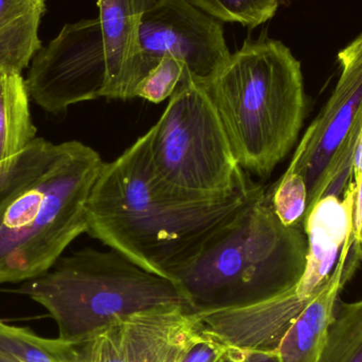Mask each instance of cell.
Wrapping results in <instances>:
<instances>
[{
  "label": "cell",
  "instance_id": "cell-1",
  "mask_svg": "<svg viewBox=\"0 0 362 362\" xmlns=\"http://www.w3.org/2000/svg\"><path fill=\"white\" fill-rule=\"evenodd\" d=\"M264 189L249 180L226 199L178 195L155 173L148 132L104 165L87 202V233L144 269L170 279Z\"/></svg>",
  "mask_w": 362,
  "mask_h": 362
},
{
  "label": "cell",
  "instance_id": "cell-3",
  "mask_svg": "<svg viewBox=\"0 0 362 362\" xmlns=\"http://www.w3.org/2000/svg\"><path fill=\"white\" fill-rule=\"evenodd\" d=\"M245 172L267 178L295 146L306 114L301 63L280 40H245L204 86Z\"/></svg>",
  "mask_w": 362,
  "mask_h": 362
},
{
  "label": "cell",
  "instance_id": "cell-4",
  "mask_svg": "<svg viewBox=\"0 0 362 362\" xmlns=\"http://www.w3.org/2000/svg\"><path fill=\"white\" fill-rule=\"evenodd\" d=\"M16 293L46 308L59 339L82 344L112 323L151 310L181 308L192 314L174 281L152 274L112 249L87 248L59 257Z\"/></svg>",
  "mask_w": 362,
  "mask_h": 362
},
{
  "label": "cell",
  "instance_id": "cell-5",
  "mask_svg": "<svg viewBox=\"0 0 362 362\" xmlns=\"http://www.w3.org/2000/svg\"><path fill=\"white\" fill-rule=\"evenodd\" d=\"M104 163L80 141L64 142L59 158L0 213V284L42 276L87 233V202Z\"/></svg>",
  "mask_w": 362,
  "mask_h": 362
},
{
  "label": "cell",
  "instance_id": "cell-19",
  "mask_svg": "<svg viewBox=\"0 0 362 362\" xmlns=\"http://www.w3.org/2000/svg\"><path fill=\"white\" fill-rule=\"evenodd\" d=\"M317 362H362V300H338L325 348Z\"/></svg>",
  "mask_w": 362,
  "mask_h": 362
},
{
  "label": "cell",
  "instance_id": "cell-18",
  "mask_svg": "<svg viewBox=\"0 0 362 362\" xmlns=\"http://www.w3.org/2000/svg\"><path fill=\"white\" fill-rule=\"evenodd\" d=\"M0 350L21 362H85L82 344L40 337L0 320Z\"/></svg>",
  "mask_w": 362,
  "mask_h": 362
},
{
  "label": "cell",
  "instance_id": "cell-27",
  "mask_svg": "<svg viewBox=\"0 0 362 362\" xmlns=\"http://www.w3.org/2000/svg\"><path fill=\"white\" fill-rule=\"evenodd\" d=\"M0 362H21L19 361L18 359L13 357L12 355L8 354V353L4 352V351L0 350Z\"/></svg>",
  "mask_w": 362,
  "mask_h": 362
},
{
  "label": "cell",
  "instance_id": "cell-13",
  "mask_svg": "<svg viewBox=\"0 0 362 362\" xmlns=\"http://www.w3.org/2000/svg\"><path fill=\"white\" fill-rule=\"evenodd\" d=\"M361 257L351 236L327 284L298 315L279 346L281 362H317L335 316L339 293L356 272Z\"/></svg>",
  "mask_w": 362,
  "mask_h": 362
},
{
  "label": "cell",
  "instance_id": "cell-11",
  "mask_svg": "<svg viewBox=\"0 0 362 362\" xmlns=\"http://www.w3.org/2000/svg\"><path fill=\"white\" fill-rule=\"evenodd\" d=\"M312 298L295 291L246 308L195 314L202 331L227 346L276 352L285 334Z\"/></svg>",
  "mask_w": 362,
  "mask_h": 362
},
{
  "label": "cell",
  "instance_id": "cell-10",
  "mask_svg": "<svg viewBox=\"0 0 362 362\" xmlns=\"http://www.w3.org/2000/svg\"><path fill=\"white\" fill-rule=\"evenodd\" d=\"M338 62L341 72L337 85L306 129L286 170L304 178L308 198L332 157L362 118V33L338 53Z\"/></svg>",
  "mask_w": 362,
  "mask_h": 362
},
{
  "label": "cell",
  "instance_id": "cell-2",
  "mask_svg": "<svg viewBox=\"0 0 362 362\" xmlns=\"http://www.w3.org/2000/svg\"><path fill=\"white\" fill-rule=\"evenodd\" d=\"M306 255L303 226H285L264 189L170 279L187 298L192 314L246 308L295 291Z\"/></svg>",
  "mask_w": 362,
  "mask_h": 362
},
{
  "label": "cell",
  "instance_id": "cell-26",
  "mask_svg": "<svg viewBox=\"0 0 362 362\" xmlns=\"http://www.w3.org/2000/svg\"><path fill=\"white\" fill-rule=\"evenodd\" d=\"M353 178L354 182L358 185L362 180V129L357 144L356 153H355L354 167H353Z\"/></svg>",
  "mask_w": 362,
  "mask_h": 362
},
{
  "label": "cell",
  "instance_id": "cell-20",
  "mask_svg": "<svg viewBox=\"0 0 362 362\" xmlns=\"http://www.w3.org/2000/svg\"><path fill=\"white\" fill-rule=\"evenodd\" d=\"M192 4L223 23H238L255 29L276 15L281 0H189Z\"/></svg>",
  "mask_w": 362,
  "mask_h": 362
},
{
  "label": "cell",
  "instance_id": "cell-25",
  "mask_svg": "<svg viewBox=\"0 0 362 362\" xmlns=\"http://www.w3.org/2000/svg\"><path fill=\"white\" fill-rule=\"evenodd\" d=\"M353 238L359 257H362V180L356 185L354 213H353Z\"/></svg>",
  "mask_w": 362,
  "mask_h": 362
},
{
  "label": "cell",
  "instance_id": "cell-6",
  "mask_svg": "<svg viewBox=\"0 0 362 362\" xmlns=\"http://www.w3.org/2000/svg\"><path fill=\"white\" fill-rule=\"evenodd\" d=\"M148 133L155 173L178 195L226 199L250 180L234 156L210 95L193 81L181 83Z\"/></svg>",
  "mask_w": 362,
  "mask_h": 362
},
{
  "label": "cell",
  "instance_id": "cell-8",
  "mask_svg": "<svg viewBox=\"0 0 362 362\" xmlns=\"http://www.w3.org/2000/svg\"><path fill=\"white\" fill-rule=\"evenodd\" d=\"M25 84L30 97L49 114L106 98L107 62L99 18L64 25L32 59Z\"/></svg>",
  "mask_w": 362,
  "mask_h": 362
},
{
  "label": "cell",
  "instance_id": "cell-21",
  "mask_svg": "<svg viewBox=\"0 0 362 362\" xmlns=\"http://www.w3.org/2000/svg\"><path fill=\"white\" fill-rule=\"evenodd\" d=\"M268 193L274 213L285 226H303L308 192L305 180L300 174L285 172Z\"/></svg>",
  "mask_w": 362,
  "mask_h": 362
},
{
  "label": "cell",
  "instance_id": "cell-16",
  "mask_svg": "<svg viewBox=\"0 0 362 362\" xmlns=\"http://www.w3.org/2000/svg\"><path fill=\"white\" fill-rule=\"evenodd\" d=\"M29 91L21 74L0 69V163L25 151L35 140Z\"/></svg>",
  "mask_w": 362,
  "mask_h": 362
},
{
  "label": "cell",
  "instance_id": "cell-23",
  "mask_svg": "<svg viewBox=\"0 0 362 362\" xmlns=\"http://www.w3.org/2000/svg\"><path fill=\"white\" fill-rule=\"evenodd\" d=\"M227 349L223 342L204 333V336L187 350L180 362H217Z\"/></svg>",
  "mask_w": 362,
  "mask_h": 362
},
{
  "label": "cell",
  "instance_id": "cell-15",
  "mask_svg": "<svg viewBox=\"0 0 362 362\" xmlns=\"http://www.w3.org/2000/svg\"><path fill=\"white\" fill-rule=\"evenodd\" d=\"M46 0H0V69L21 74L42 48Z\"/></svg>",
  "mask_w": 362,
  "mask_h": 362
},
{
  "label": "cell",
  "instance_id": "cell-17",
  "mask_svg": "<svg viewBox=\"0 0 362 362\" xmlns=\"http://www.w3.org/2000/svg\"><path fill=\"white\" fill-rule=\"evenodd\" d=\"M63 144H54L35 138L19 154L0 163V213L59 158Z\"/></svg>",
  "mask_w": 362,
  "mask_h": 362
},
{
  "label": "cell",
  "instance_id": "cell-12",
  "mask_svg": "<svg viewBox=\"0 0 362 362\" xmlns=\"http://www.w3.org/2000/svg\"><path fill=\"white\" fill-rule=\"evenodd\" d=\"M356 183H350L341 198L327 196L319 200L304 218L308 255L303 276L296 288L301 298H313L327 284L353 234Z\"/></svg>",
  "mask_w": 362,
  "mask_h": 362
},
{
  "label": "cell",
  "instance_id": "cell-7",
  "mask_svg": "<svg viewBox=\"0 0 362 362\" xmlns=\"http://www.w3.org/2000/svg\"><path fill=\"white\" fill-rule=\"evenodd\" d=\"M165 57L180 59L187 78L206 86L225 67L231 53L218 21L189 0H156L140 21L127 100L134 99L138 83Z\"/></svg>",
  "mask_w": 362,
  "mask_h": 362
},
{
  "label": "cell",
  "instance_id": "cell-9",
  "mask_svg": "<svg viewBox=\"0 0 362 362\" xmlns=\"http://www.w3.org/2000/svg\"><path fill=\"white\" fill-rule=\"evenodd\" d=\"M204 336L195 314L181 308L140 313L83 342L85 362H180Z\"/></svg>",
  "mask_w": 362,
  "mask_h": 362
},
{
  "label": "cell",
  "instance_id": "cell-28",
  "mask_svg": "<svg viewBox=\"0 0 362 362\" xmlns=\"http://www.w3.org/2000/svg\"><path fill=\"white\" fill-rule=\"evenodd\" d=\"M361 261H362V257H361Z\"/></svg>",
  "mask_w": 362,
  "mask_h": 362
},
{
  "label": "cell",
  "instance_id": "cell-24",
  "mask_svg": "<svg viewBox=\"0 0 362 362\" xmlns=\"http://www.w3.org/2000/svg\"><path fill=\"white\" fill-rule=\"evenodd\" d=\"M217 362H281V359L276 352H261L228 346L225 354Z\"/></svg>",
  "mask_w": 362,
  "mask_h": 362
},
{
  "label": "cell",
  "instance_id": "cell-22",
  "mask_svg": "<svg viewBox=\"0 0 362 362\" xmlns=\"http://www.w3.org/2000/svg\"><path fill=\"white\" fill-rule=\"evenodd\" d=\"M185 81L189 80L185 64L175 57H165L138 83L134 98L161 103L170 99Z\"/></svg>",
  "mask_w": 362,
  "mask_h": 362
},
{
  "label": "cell",
  "instance_id": "cell-14",
  "mask_svg": "<svg viewBox=\"0 0 362 362\" xmlns=\"http://www.w3.org/2000/svg\"><path fill=\"white\" fill-rule=\"evenodd\" d=\"M156 0H97L108 70L107 99L127 100L142 15Z\"/></svg>",
  "mask_w": 362,
  "mask_h": 362
}]
</instances>
